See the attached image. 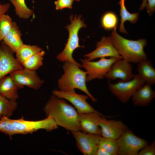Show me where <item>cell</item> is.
Here are the masks:
<instances>
[{"instance_id": "obj_5", "label": "cell", "mask_w": 155, "mask_h": 155, "mask_svg": "<svg viewBox=\"0 0 155 155\" xmlns=\"http://www.w3.org/2000/svg\"><path fill=\"white\" fill-rule=\"evenodd\" d=\"M82 17L81 15H75L74 17L72 15L70 16V24L65 26L69 32L67 43L63 51L57 57V59L60 61H69L78 65L80 67H82V65L74 59L72 55L77 49L84 47L80 45L78 36L80 30L82 28L87 27L84 20H81Z\"/></svg>"}, {"instance_id": "obj_3", "label": "cell", "mask_w": 155, "mask_h": 155, "mask_svg": "<svg viewBox=\"0 0 155 155\" xmlns=\"http://www.w3.org/2000/svg\"><path fill=\"white\" fill-rule=\"evenodd\" d=\"M117 28L114 29L110 37L111 41L122 58L130 63H138L148 59L144 51L147 45L145 39L132 40L126 39L117 32Z\"/></svg>"}, {"instance_id": "obj_6", "label": "cell", "mask_w": 155, "mask_h": 155, "mask_svg": "<svg viewBox=\"0 0 155 155\" xmlns=\"http://www.w3.org/2000/svg\"><path fill=\"white\" fill-rule=\"evenodd\" d=\"M108 83L110 92L123 103L129 101L136 90L145 83L138 74H134L133 78L128 81L120 80L112 83L108 81Z\"/></svg>"}, {"instance_id": "obj_23", "label": "cell", "mask_w": 155, "mask_h": 155, "mask_svg": "<svg viewBox=\"0 0 155 155\" xmlns=\"http://www.w3.org/2000/svg\"><path fill=\"white\" fill-rule=\"evenodd\" d=\"M17 106L16 101L9 100L0 95V119L4 116L10 117Z\"/></svg>"}, {"instance_id": "obj_4", "label": "cell", "mask_w": 155, "mask_h": 155, "mask_svg": "<svg viewBox=\"0 0 155 155\" xmlns=\"http://www.w3.org/2000/svg\"><path fill=\"white\" fill-rule=\"evenodd\" d=\"M80 67L70 62H64V73L58 80V88L62 91L79 89L86 94L93 102H96L97 99L90 93L86 85L87 73Z\"/></svg>"}, {"instance_id": "obj_22", "label": "cell", "mask_w": 155, "mask_h": 155, "mask_svg": "<svg viewBox=\"0 0 155 155\" xmlns=\"http://www.w3.org/2000/svg\"><path fill=\"white\" fill-rule=\"evenodd\" d=\"M42 50L36 45L23 44L16 52V59L22 65L27 59L32 55Z\"/></svg>"}, {"instance_id": "obj_9", "label": "cell", "mask_w": 155, "mask_h": 155, "mask_svg": "<svg viewBox=\"0 0 155 155\" xmlns=\"http://www.w3.org/2000/svg\"><path fill=\"white\" fill-rule=\"evenodd\" d=\"M18 89L26 86L35 90L39 89L44 83L35 70L25 68L15 71L9 74Z\"/></svg>"}, {"instance_id": "obj_19", "label": "cell", "mask_w": 155, "mask_h": 155, "mask_svg": "<svg viewBox=\"0 0 155 155\" xmlns=\"http://www.w3.org/2000/svg\"><path fill=\"white\" fill-rule=\"evenodd\" d=\"M18 89L11 77L5 76L0 80V95L12 101L18 98Z\"/></svg>"}, {"instance_id": "obj_30", "label": "cell", "mask_w": 155, "mask_h": 155, "mask_svg": "<svg viewBox=\"0 0 155 155\" xmlns=\"http://www.w3.org/2000/svg\"><path fill=\"white\" fill-rule=\"evenodd\" d=\"M155 140L151 144H149L142 149L139 152L138 155H155Z\"/></svg>"}, {"instance_id": "obj_18", "label": "cell", "mask_w": 155, "mask_h": 155, "mask_svg": "<svg viewBox=\"0 0 155 155\" xmlns=\"http://www.w3.org/2000/svg\"><path fill=\"white\" fill-rule=\"evenodd\" d=\"M21 35L17 24L13 22L10 30L3 41L13 53H16L24 44L21 38Z\"/></svg>"}, {"instance_id": "obj_17", "label": "cell", "mask_w": 155, "mask_h": 155, "mask_svg": "<svg viewBox=\"0 0 155 155\" xmlns=\"http://www.w3.org/2000/svg\"><path fill=\"white\" fill-rule=\"evenodd\" d=\"M152 86L145 83L136 90L131 98L135 106L146 107L151 103L155 97V92Z\"/></svg>"}, {"instance_id": "obj_20", "label": "cell", "mask_w": 155, "mask_h": 155, "mask_svg": "<svg viewBox=\"0 0 155 155\" xmlns=\"http://www.w3.org/2000/svg\"><path fill=\"white\" fill-rule=\"evenodd\" d=\"M138 75L145 83L154 85L155 84V69L152 63L148 59L138 63Z\"/></svg>"}, {"instance_id": "obj_7", "label": "cell", "mask_w": 155, "mask_h": 155, "mask_svg": "<svg viewBox=\"0 0 155 155\" xmlns=\"http://www.w3.org/2000/svg\"><path fill=\"white\" fill-rule=\"evenodd\" d=\"M117 140V155H138L142 149L149 144L146 140L136 135L128 128Z\"/></svg>"}, {"instance_id": "obj_1", "label": "cell", "mask_w": 155, "mask_h": 155, "mask_svg": "<svg viewBox=\"0 0 155 155\" xmlns=\"http://www.w3.org/2000/svg\"><path fill=\"white\" fill-rule=\"evenodd\" d=\"M44 111L46 117L52 118L58 126L71 132L82 131L77 111L64 99L53 94L46 104Z\"/></svg>"}, {"instance_id": "obj_8", "label": "cell", "mask_w": 155, "mask_h": 155, "mask_svg": "<svg viewBox=\"0 0 155 155\" xmlns=\"http://www.w3.org/2000/svg\"><path fill=\"white\" fill-rule=\"evenodd\" d=\"M117 59L114 57L103 58L95 61H89L86 58L80 59L82 67L87 73V82L95 79H103Z\"/></svg>"}, {"instance_id": "obj_31", "label": "cell", "mask_w": 155, "mask_h": 155, "mask_svg": "<svg viewBox=\"0 0 155 155\" xmlns=\"http://www.w3.org/2000/svg\"><path fill=\"white\" fill-rule=\"evenodd\" d=\"M146 1H148L146 6L147 11L150 15L155 11V0H146Z\"/></svg>"}, {"instance_id": "obj_2", "label": "cell", "mask_w": 155, "mask_h": 155, "mask_svg": "<svg viewBox=\"0 0 155 155\" xmlns=\"http://www.w3.org/2000/svg\"><path fill=\"white\" fill-rule=\"evenodd\" d=\"M58 127L54 121L50 116L37 121L26 120L23 117L18 119H12L5 117L0 124L2 132L10 138L14 135L32 133L41 129L51 131Z\"/></svg>"}, {"instance_id": "obj_16", "label": "cell", "mask_w": 155, "mask_h": 155, "mask_svg": "<svg viewBox=\"0 0 155 155\" xmlns=\"http://www.w3.org/2000/svg\"><path fill=\"white\" fill-rule=\"evenodd\" d=\"M102 116L103 115L98 111L78 114V119L82 131L101 135L98 122Z\"/></svg>"}, {"instance_id": "obj_29", "label": "cell", "mask_w": 155, "mask_h": 155, "mask_svg": "<svg viewBox=\"0 0 155 155\" xmlns=\"http://www.w3.org/2000/svg\"><path fill=\"white\" fill-rule=\"evenodd\" d=\"M74 0H57L54 2L56 10H62L65 8L71 9Z\"/></svg>"}, {"instance_id": "obj_10", "label": "cell", "mask_w": 155, "mask_h": 155, "mask_svg": "<svg viewBox=\"0 0 155 155\" xmlns=\"http://www.w3.org/2000/svg\"><path fill=\"white\" fill-rule=\"evenodd\" d=\"M52 93L57 97L70 102L78 114L98 112L87 102L89 98L88 95L78 94L75 90L62 91L55 90Z\"/></svg>"}, {"instance_id": "obj_34", "label": "cell", "mask_w": 155, "mask_h": 155, "mask_svg": "<svg viewBox=\"0 0 155 155\" xmlns=\"http://www.w3.org/2000/svg\"><path fill=\"white\" fill-rule=\"evenodd\" d=\"M75 0L77 1H80V0Z\"/></svg>"}, {"instance_id": "obj_14", "label": "cell", "mask_w": 155, "mask_h": 155, "mask_svg": "<svg viewBox=\"0 0 155 155\" xmlns=\"http://www.w3.org/2000/svg\"><path fill=\"white\" fill-rule=\"evenodd\" d=\"M131 63L122 58L118 59L112 64L104 78L110 81L118 79L123 81H128L133 77Z\"/></svg>"}, {"instance_id": "obj_21", "label": "cell", "mask_w": 155, "mask_h": 155, "mask_svg": "<svg viewBox=\"0 0 155 155\" xmlns=\"http://www.w3.org/2000/svg\"><path fill=\"white\" fill-rule=\"evenodd\" d=\"M125 0H120L119 4L120 5V14L121 17L119 30L123 33L127 34L124 27V23L126 21H129L132 23H134L137 21L139 14L138 13H131L127 10L125 5Z\"/></svg>"}, {"instance_id": "obj_25", "label": "cell", "mask_w": 155, "mask_h": 155, "mask_svg": "<svg viewBox=\"0 0 155 155\" xmlns=\"http://www.w3.org/2000/svg\"><path fill=\"white\" fill-rule=\"evenodd\" d=\"M118 21V17L115 13L111 11H107L101 17V26L106 30H113L117 28Z\"/></svg>"}, {"instance_id": "obj_11", "label": "cell", "mask_w": 155, "mask_h": 155, "mask_svg": "<svg viewBox=\"0 0 155 155\" xmlns=\"http://www.w3.org/2000/svg\"><path fill=\"white\" fill-rule=\"evenodd\" d=\"M71 132L77 147L82 153L84 155H96L101 135L80 131Z\"/></svg>"}, {"instance_id": "obj_32", "label": "cell", "mask_w": 155, "mask_h": 155, "mask_svg": "<svg viewBox=\"0 0 155 155\" xmlns=\"http://www.w3.org/2000/svg\"><path fill=\"white\" fill-rule=\"evenodd\" d=\"M10 7V4L9 3L2 4L0 2V18L9 10Z\"/></svg>"}, {"instance_id": "obj_33", "label": "cell", "mask_w": 155, "mask_h": 155, "mask_svg": "<svg viewBox=\"0 0 155 155\" xmlns=\"http://www.w3.org/2000/svg\"><path fill=\"white\" fill-rule=\"evenodd\" d=\"M96 155H111L110 153L104 148L98 146Z\"/></svg>"}, {"instance_id": "obj_27", "label": "cell", "mask_w": 155, "mask_h": 155, "mask_svg": "<svg viewBox=\"0 0 155 155\" xmlns=\"http://www.w3.org/2000/svg\"><path fill=\"white\" fill-rule=\"evenodd\" d=\"M108 151L111 155H117L118 144L117 140L107 139L101 136L99 146Z\"/></svg>"}, {"instance_id": "obj_12", "label": "cell", "mask_w": 155, "mask_h": 155, "mask_svg": "<svg viewBox=\"0 0 155 155\" xmlns=\"http://www.w3.org/2000/svg\"><path fill=\"white\" fill-rule=\"evenodd\" d=\"M0 43V80L8 74L23 68L10 49L2 41Z\"/></svg>"}, {"instance_id": "obj_13", "label": "cell", "mask_w": 155, "mask_h": 155, "mask_svg": "<svg viewBox=\"0 0 155 155\" xmlns=\"http://www.w3.org/2000/svg\"><path fill=\"white\" fill-rule=\"evenodd\" d=\"M84 57L89 61L106 57L122 58L113 45L110 37L105 36H103L100 40L97 42L94 50L85 55Z\"/></svg>"}, {"instance_id": "obj_26", "label": "cell", "mask_w": 155, "mask_h": 155, "mask_svg": "<svg viewBox=\"0 0 155 155\" xmlns=\"http://www.w3.org/2000/svg\"><path fill=\"white\" fill-rule=\"evenodd\" d=\"M9 0L14 7L16 14L19 18L23 19H28L33 14V11L27 6L25 0Z\"/></svg>"}, {"instance_id": "obj_28", "label": "cell", "mask_w": 155, "mask_h": 155, "mask_svg": "<svg viewBox=\"0 0 155 155\" xmlns=\"http://www.w3.org/2000/svg\"><path fill=\"white\" fill-rule=\"evenodd\" d=\"M13 22L8 15L4 14L0 18V43L9 31Z\"/></svg>"}, {"instance_id": "obj_24", "label": "cell", "mask_w": 155, "mask_h": 155, "mask_svg": "<svg viewBox=\"0 0 155 155\" xmlns=\"http://www.w3.org/2000/svg\"><path fill=\"white\" fill-rule=\"evenodd\" d=\"M45 54L42 50L29 57L22 64L24 68L36 71L43 65V59Z\"/></svg>"}, {"instance_id": "obj_15", "label": "cell", "mask_w": 155, "mask_h": 155, "mask_svg": "<svg viewBox=\"0 0 155 155\" xmlns=\"http://www.w3.org/2000/svg\"><path fill=\"white\" fill-rule=\"evenodd\" d=\"M98 125L100 128L101 136L104 138L117 140L127 128L120 120H107L103 115L99 121Z\"/></svg>"}]
</instances>
